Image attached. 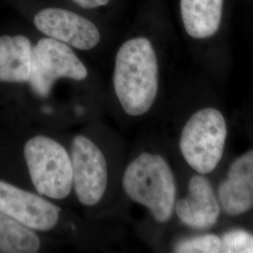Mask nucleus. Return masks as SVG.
Wrapping results in <instances>:
<instances>
[{
	"label": "nucleus",
	"instance_id": "1",
	"mask_svg": "<svg viewBox=\"0 0 253 253\" xmlns=\"http://www.w3.org/2000/svg\"><path fill=\"white\" fill-rule=\"evenodd\" d=\"M113 82L118 101L128 116L140 117L151 109L159 88V68L147 39L134 38L121 45Z\"/></svg>",
	"mask_w": 253,
	"mask_h": 253
},
{
	"label": "nucleus",
	"instance_id": "2",
	"mask_svg": "<svg viewBox=\"0 0 253 253\" xmlns=\"http://www.w3.org/2000/svg\"><path fill=\"white\" fill-rule=\"evenodd\" d=\"M122 186L127 197L147 208L158 222H167L172 217L176 183L169 163L161 155L140 154L127 165Z\"/></svg>",
	"mask_w": 253,
	"mask_h": 253
},
{
	"label": "nucleus",
	"instance_id": "3",
	"mask_svg": "<svg viewBox=\"0 0 253 253\" xmlns=\"http://www.w3.org/2000/svg\"><path fill=\"white\" fill-rule=\"evenodd\" d=\"M30 179L37 192L48 199H66L73 190L71 155L53 138L37 135L24 147Z\"/></svg>",
	"mask_w": 253,
	"mask_h": 253
},
{
	"label": "nucleus",
	"instance_id": "4",
	"mask_svg": "<svg viewBox=\"0 0 253 253\" xmlns=\"http://www.w3.org/2000/svg\"><path fill=\"white\" fill-rule=\"evenodd\" d=\"M227 137L223 115L215 108L193 114L181 132L179 148L185 161L201 174L214 171L220 162Z\"/></svg>",
	"mask_w": 253,
	"mask_h": 253
},
{
	"label": "nucleus",
	"instance_id": "5",
	"mask_svg": "<svg viewBox=\"0 0 253 253\" xmlns=\"http://www.w3.org/2000/svg\"><path fill=\"white\" fill-rule=\"evenodd\" d=\"M87 75L85 66L68 44L44 38L32 46L28 83L38 96L48 97L54 83L60 78L83 81Z\"/></svg>",
	"mask_w": 253,
	"mask_h": 253
},
{
	"label": "nucleus",
	"instance_id": "6",
	"mask_svg": "<svg viewBox=\"0 0 253 253\" xmlns=\"http://www.w3.org/2000/svg\"><path fill=\"white\" fill-rule=\"evenodd\" d=\"M73 190L84 207L98 205L108 184V166L100 147L84 135H76L71 146Z\"/></svg>",
	"mask_w": 253,
	"mask_h": 253
},
{
	"label": "nucleus",
	"instance_id": "7",
	"mask_svg": "<svg viewBox=\"0 0 253 253\" xmlns=\"http://www.w3.org/2000/svg\"><path fill=\"white\" fill-rule=\"evenodd\" d=\"M0 211L33 231L48 232L57 225L60 208L36 194L0 180Z\"/></svg>",
	"mask_w": 253,
	"mask_h": 253
},
{
	"label": "nucleus",
	"instance_id": "8",
	"mask_svg": "<svg viewBox=\"0 0 253 253\" xmlns=\"http://www.w3.org/2000/svg\"><path fill=\"white\" fill-rule=\"evenodd\" d=\"M34 24L46 36L79 50H91L100 42L98 27L89 20L67 9H42L37 13Z\"/></svg>",
	"mask_w": 253,
	"mask_h": 253
},
{
	"label": "nucleus",
	"instance_id": "9",
	"mask_svg": "<svg viewBox=\"0 0 253 253\" xmlns=\"http://www.w3.org/2000/svg\"><path fill=\"white\" fill-rule=\"evenodd\" d=\"M174 210L185 225L205 230L217 223L220 205L210 182L200 173L190 178L188 195L175 203Z\"/></svg>",
	"mask_w": 253,
	"mask_h": 253
},
{
	"label": "nucleus",
	"instance_id": "10",
	"mask_svg": "<svg viewBox=\"0 0 253 253\" xmlns=\"http://www.w3.org/2000/svg\"><path fill=\"white\" fill-rule=\"evenodd\" d=\"M217 200L232 216L244 214L253 208V149L231 164L226 179L218 187Z\"/></svg>",
	"mask_w": 253,
	"mask_h": 253
},
{
	"label": "nucleus",
	"instance_id": "11",
	"mask_svg": "<svg viewBox=\"0 0 253 253\" xmlns=\"http://www.w3.org/2000/svg\"><path fill=\"white\" fill-rule=\"evenodd\" d=\"M32 44L27 37H0V82L28 83Z\"/></svg>",
	"mask_w": 253,
	"mask_h": 253
},
{
	"label": "nucleus",
	"instance_id": "12",
	"mask_svg": "<svg viewBox=\"0 0 253 253\" xmlns=\"http://www.w3.org/2000/svg\"><path fill=\"white\" fill-rule=\"evenodd\" d=\"M223 0H180L183 25L190 37L208 39L215 35L222 17Z\"/></svg>",
	"mask_w": 253,
	"mask_h": 253
},
{
	"label": "nucleus",
	"instance_id": "13",
	"mask_svg": "<svg viewBox=\"0 0 253 253\" xmlns=\"http://www.w3.org/2000/svg\"><path fill=\"white\" fill-rule=\"evenodd\" d=\"M41 249L33 230L0 211V253H35Z\"/></svg>",
	"mask_w": 253,
	"mask_h": 253
},
{
	"label": "nucleus",
	"instance_id": "14",
	"mask_svg": "<svg viewBox=\"0 0 253 253\" xmlns=\"http://www.w3.org/2000/svg\"><path fill=\"white\" fill-rule=\"evenodd\" d=\"M220 237L216 235H204L183 238L176 242L173 252L178 253H220Z\"/></svg>",
	"mask_w": 253,
	"mask_h": 253
},
{
	"label": "nucleus",
	"instance_id": "15",
	"mask_svg": "<svg viewBox=\"0 0 253 253\" xmlns=\"http://www.w3.org/2000/svg\"><path fill=\"white\" fill-rule=\"evenodd\" d=\"M220 253H253V235L243 229H232L220 237Z\"/></svg>",
	"mask_w": 253,
	"mask_h": 253
},
{
	"label": "nucleus",
	"instance_id": "16",
	"mask_svg": "<svg viewBox=\"0 0 253 253\" xmlns=\"http://www.w3.org/2000/svg\"><path fill=\"white\" fill-rule=\"evenodd\" d=\"M77 5L84 9H94L107 5L110 0H73Z\"/></svg>",
	"mask_w": 253,
	"mask_h": 253
}]
</instances>
